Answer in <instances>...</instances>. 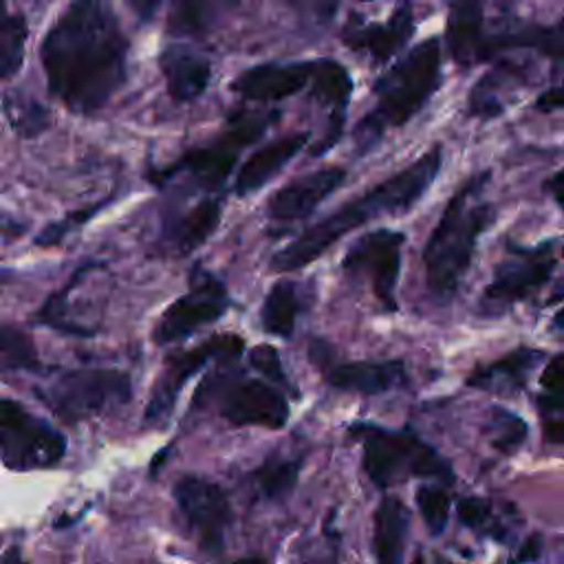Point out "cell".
I'll use <instances>...</instances> for the list:
<instances>
[{
  "mask_svg": "<svg viewBox=\"0 0 564 564\" xmlns=\"http://www.w3.org/2000/svg\"><path fill=\"white\" fill-rule=\"evenodd\" d=\"M2 9H4V4H2V2H0V13H2Z\"/></svg>",
  "mask_w": 564,
  "mask_h": 564,
  "instance_id": "obj_46",
  "label": "cell"
},
{
  "mask_svg": "<svg viewBox=\"0 0 564 564\" xmlns=\"http://www.w3.org/2000/svg\"><path fill=\"white\" fill-rule=\"evenodd\" d=\"M236 564H267L262 560H242V562H236Z\"/></svg>",
  "mask_w": 564,
  "mask_h": 564,
  "instance_id": "obj_43",
  "label": "cell"
},
{
  "mask_svg": "<svg viewBox=\"0 0 564 564\" xmlns=\"http://www.w3.org/2000/svg\"><path fill=\"white\" fill-rule=\"evenodd\" d=\"M46 401L64 421L95 416L130 399V377L119 370L82 368L59 375L46 390Z\"/></svg>",
  "mask_w": 564,
  "mask_h": 564,
  "instance_id": "obj_6",
  "label": "cell"
},
{
  "mask_svg": "<svg viewBox=\"0 0 564 564\" xmlns=\"http://www.w3.org/2000/svg\"><path fill=\"white\" fill-rule=\"evenodd\" d=\"M220 220V203L216 198L200 200L196 207H192L174 231V247L178 253H189L196 247H200L218 227Z\"/></svg>",
  "mask_w": 564,
  "mask_h": 564,
  "instance_id": "obj_26",
  "label": "cell"
},
{
  "mask_svg": "<svg viewBox=\"0 0 564 564\" xmlns=\"http://www.w3.org/2000/svg\"><path fill=\"white\" fill-rule=\"evenodd\" d=\"M555 267L549 245L535 249L509 247V256L498 262L491 282L482 291V304L491 311H505L511 304L533 295L546 284Z\"/></svg>",
  "mask_w": 564,
  "mask_h": 564,
  "instance_id": "obj_9",
  "label": "cell"
},
{
  "mask_svg": "<svg viewBox=\"0 0 564 564\" xmlns=\"http://www.w3.org/2000/svg\"><path fill=\"white\" fill-rule=\"evenodd\" d=\"M313 59L311 62H269L258 64L242 70L234 82L231 88L249 99V101H280L291 95H297L311 82Z\"/></svg>",
  "mask_w": 564,
  "mask_h": 564,
  "instance_id": "obj_15",
  "label": "cell"
},
{
  "mask_svg": "<svg viewBox=\"0 0 564 564\" xmlns=\"http://www.w3.org/2000/svg\"><path fill=\"white\" fill-rule=\"evenodd\" d=\"M412 31V7L403 4L386 22H366L352 13L348 26L341 31V42L352 51H368L377 62H386L405 46Z\"/></svg>",
  "mask_w": 564,
  "mask_h": 564,
  "instance_id": "obj_16",
  "label": "cell"
},
{
  "mask_svg": "<svg viewBox=\"0 0 564 564\" xmlns=\"http://www.w3.org/2000/svg\"><path fill=\"white\" fill-rule=\"evenodd\" d=\"M346 181V170L337 165L319 167L302 174L280 187L267 203L269 218L278 223H293L306 218L326 196H330Z\"/></svg>",
  "mask_w": 564,
  "mask_h": 564,
  "instance_id": "obj_14",
  "label": "cell"
},
{
  "mask_svg": "<svg viewBox=\"0 0 564 564\" xmlns=\"http://www.w3.org/2000/svg\"><path fill=\"white\" fill-rule=\"evenodd\" d=\"M410 531V509L403 500L386 496L375 509L372 546L379 564H399Z\"/></svg>",
  "mask_w": 564,
  "mask_h": 564,
  "instance_id": "obj_22",
  "label": "cell"
},
{
  "mask_svg": "<svg viewBox=\"0 0 564 564\" xmlns=\"http://www.w3.org/2000/svg\"><path fill=\"white\" fill-rule=\"evenodd\" d=\"M311 95L333 108L330 119H346V104L352 93V79L346 66H341L335 59H313V70H311Z\"/></svg>",
  "mask_w": 564,
  "mask_h": 564,
  "instance_id": "obj_23",
  "label": "cell"
},
{
  "mask_svg": "<svg viewBox=\"0 0 564 564\" xmlns=\"http://www.w3.org/2000/svg\"><path fill=\"white\" fill-rule=\"evenodd\" d=\"M542 394L538 397V408L542 410H564V352H557L540 375Z\"/></svg>",
  "mask_w": 564,
  "mask_h": 564,
  "instance_id": "obj_34",
  "label": "cell"
},
{
  "mask_svg": "<svg viewBox=\"0 0 564 564\" xmlns=\"http://www.w3.org/2000/svg\"><path fill=\"white\" fill-rule=\"evenodd\" d=\"M302 460L295 458H269L253 471V482L262 498L282 500L297 482Z\"/></svg>",
  "mask_w": 564,
  "mask_h": 564,
  "instance_id": "obj_28",
  "label": "cell"
},
{
  "mask_svg": "<svg viewBox=\"0 0 564 564\" xmlns=\"http://www.w3.org/2000/svg\"><path fill=\"white\" fill-rule=\"evenodd\" d=\"M37 364V348L22 328L0 324V366L33 368Z\"/></svg>",
  "mask_w": 564,
  "mask_h": 564,
  "instance_id": "obj_32",
  "label": "cell"
},
{
  "mask_svg": "<svg viewBox=\"0 0 564 564\" xmlns=\"http://www.w3.org/2000/svg\"><path fill=\"white\" fill-rule=\"evenodd\" d=\"M326 381L346 392L381 394L405 381V366L401 361H346L326 368Z\"/></svg>",
  "mask_w": 564,
  "mask_h": 564,
  "instance_id": "obj_17",
  "label": "cell"
},
{
  "mask_svg": "<svg viewBox=\"0 0 564 564\" xmlns=\"http://www.w3.org/2000/svg\"><path fill=\"white\" fill-rule=\"evenodd\" d=\"M306 141H308V132H297V134L275 139L262 145L260 150H256L238 170L236 194L247 196L264 187L306 145Z\"/></svg>",
  "mask_w": 564,
  "mask_h": 564,
  "instance_id": "obj_19",
  "label": "cell"
},
{
  "mask_svg": "<svg viewBox=\"0 0 564 564\" xmlns=\"http://www.w3.org/2000/svg\"><path fill=\"white\" fill-rule=\"evenodd\" d=\"M546 189L551 192V196L555 198V203L564 209V170L555 172V174L546 181Z\"/></svg>",
  "mask_w": 564,
  "mask_h": 564,
  "instance_id": "obj_41",
  "label": "cell"
},
{
  "mask_svg": "<svg viewBox=\"0 0 564 564\" xmlns=\"http://www.w3.org/2000/svg\"><path fill=\"white\" fill-rule=\"evenodd\" d=\"M555 324H557V326H564V311H562V313H557V317H555Z\"/></svg>",
  "mask_w": 564,
  "mask_h": 564,
  "instance_id": "obj_44",
  "label": "cell"
},
{
  "mask_svg": "<svg viewBox=\"0 0 564 564\" xmlns=\"http://www.w3.org/2000/svg\"><path fill=\"white\" fill-rule=\"evenodd\" d=\"M249 364L271 381V386H282V388H289V379L284 375V368H282V361H280V355L273 346L269 344H260L256 348H251L249 352Z\"/></svg>",
  "mask_w": 564,
  "mask_h": 564,
  "instance_id": "obj_35",
  "label": "cell"
},
{
  "mask_svg": "<svg viewBox=\"0 0 564 564\" xmlns=\"http://www.w3.org/2000/svg\"><path fill=\"white\" fill-rule=\"evenodd\" d=\"M128 40L108 4L75 2L48 29L42 64L51 93L73 112L88 115L126 82Z\"/></svg>",
  "mask_w": 564,
  "mask_h": 564,
  "instance_id": "obj_1",
  "label": "cell"
},
{
  "mask_svg": "<svg viewBox=\"0 0 564 564\" xmlns=\"http://www.w3.org/2000/svg\"><path fill=\"white\" fill-rule=\"evenodd\" d=\"M542 432L549 443L564 445V410H542Z\"/></svg>",
  "mask_w": 564,
  "mask_h": 564,
  "instance_id": "obj_38",
  "label": "cell"
},
{
  "mask_svg": "<svg viewBox=\"0 0 564 564\" xmlns=\"http://www.w3.org/2000/svg\"><path fill=\"white\" fill-rule=\"evenodd\" d=\"M240 152V145L234 143L227 134H223L220 141H216L214 145L207 148H196L192 152H187L178 167L192 172L198 181H203L207 187H216L220 185L229 172L234 170L236 156Z\"/></svg>",
  "mask_w": 564,
  "mask_h": 564,
  "instance_id": "obj_24",
  "label": "cell"
},
{
  "mask_svg": "<svg viewBox=\"0 0 564 564\" xmlns=\"http://www.w3.org/2000/svg\"><path fill=\"white\" fill-rule=\"evenodd\" d=\"M527 434H529L527 423L518 414L500 405L491 408L489 421H487V436L498 452H505V454L516 452L524 443Z\"/></svg>",
  "mask_w": 564,
  "mask_h": 564,
  "instance_id": "obj_31",
  "label": "cell"
},
{
  "mask_svg": "<svg viewBox=\"0 0 564 564\" xmlns=\"http://www.w3.org/2000/svg\"><path fill=\"white\" fill-rule=\"evenodd\" d=\"M0 564H24L20 546H9L2 555H0Z\"/></svg>",
  "mask_w": 564,
  "mask_h": 564,
  "instance_id": "obj_42",
  "label": "cell"
},
{
  "mask_svg": "<svg viewBox=\"0 0 564 564\" xmlns=\"http://www.w3.org/2000/svg\"><path fill=\"white\" fill-rule=\"evenodd\" d=\"M300 315V297L293 282L282 280L273 284L262 302L260 319L267 333L289 339L295 330V319Z\"/></svg>",
  "mask_w": 564,
  "mask_h": 564,
  "instance_id": "obj_25",
  "label": "cell"
},
{
  "mask_svg": "<svg viewBox=\"0 0 564 564\" xmlns=\"http://www.w3.org/2000/svg\"><path fill=\"white\" fill-rule=\"evenodd\" d=\"M416 507L432 535H441L449 520V494L438 485H421L416 489Z\"/></svg>",
  "mask_w": 564,
  "mask_h": 564,
  "instance_id": "obj_33",
  "label": "cell"
},
{
  "mask_svg": "<svg viewBox=\"0 0 564 564\" xmlns=\"http://www.w3.org/2000/svg\"><path fill=\"white\" fill-rule=\"evenodd\" d=\"M403 242L405 236L401 231L375 229L355 240L341 260L344 271L368 278L377 302L386 311H397V282Z\"/></svg>",
  "mask_w": 564,
  "mask_h": 564,
  "instance_id": "obj_8",
  "label": "cell"
},
{
  "mask_svg": "<svg viewBox=\"0 0 564 564\" xmlns=\"http://www.w3.org/2000/svg\"><path fill=\"white\" fill-rule=\"evenodd\" d=\"M456 511H458V520L474 533L494 538V540H505L507 531L489 500L478 498V496H467V498L458 500Z\"/></svg>",
  "mask_w": 564,
  "mask_h": 564,
  "instance_id": "obj_30",
  "label": "cell"
},
{
  "mask_svg": "<svg viewBox=\"0 0 564 564\" xmlns=\"http://www.w3.org/2000/svg\"><path fill=\"white\" fill-rule=\"evenodd\" d=\"M242 350V339L225 333L218 337H212L207 341H203L196 348H189L185 352H178L174 357H170V361L165 364L161 377L156 379L148 408H145V421L150 423H159L163 419H167V414L172 412L176 397L181 392V388L187 383V379L198 372L207 361L216 359V357H236Z\"/></svg>",
  "mask_w": 564,
  "mask_h": 564,
  "instance_id": "obj_11",
  "label": "cell"
},
{
  "mask_svg": "<svg viewBox=\"0 0 564 564\" xmlns=\"http://www.w3.org/2000/svg\"><path fill=\"white\" fill-rule=\"evenodd\" d=\"M412 564H425V562H423V557H414V562H412Z\"/></svg>",
  "mask_w": 564,
  "mask_h": 564,
  "instance_id": "obj_45",
  "label": "cell"
},
{
  "mask_svg": "<svg viewBox=\"0 0 564 564\" xmlns=\"http://www.w3.org/2000/svg\"><path fill=\"white\" fill-rule=\"evenodd\" d=\"M441 84V44L427 37L410 48L375 84V108L355 126L357 152H368L390 130L410 121Z\"/></svg>",
  "mask_w": 564,
  "mask_h": 564,
  "instance_id": "obj_4",
  "label": "cell"
},
{
  "mask_svg": "<svg viewBox=\"0 0 564 564\" xmlns=\"http://www.w3.org/2000/svg\"><path fill=\"white\" fill-rule=\"evenodd\" d=\"M174 498L187 524L205 551H220L225 533L231 524V505L227 494L212 480L200 476H183L174 485Z\"/></svg>",
  "mask_w": 564,
  "mask_h": 564,
  "instance_id": "obj_10",
  "label": "cell"
},
{
  "mask_svg": "<svg viewBox=\"0 0 564 564\" xmlns=\"http://www.w3.org/2000/svg\"><path fill=\"white\" fill-rule=\"evenodd\" d=\"M540 544H542L540 535H531V538L520 546V551H518V562H533V560H538V557H540Z\"/></svg>",
  "mask_w": 564,
  "mask_h": 564,
  "instance_id": "obj_40",
  "label": "cell"
},
{
  "mask_svg": "<svg viewBox=\"0 0 564 564\" xmlns=\"http://www.w3.org/2000/svg\"><path fill=\"white\" fill-rule=\"evenodd\" d=\"M26 44V20L22 13L0 18V77L20 70Z\"/></svg>",
  "mask_w": 564,
  "mask_h": 564,
  "instance_id": "obj_29",
  "label": "cell"
},
{
  "mask_svg": "<svg viewBox=\"0 0 564 564\" xmlns=\"http://www.w3.org/2000/svg\"><path fill=\"white\" fill-rule=\"evenodd\" d=\"M159 66L163 70L167 93L176 101H192L203 95L212 77L209 62L185 46L165 48L159 57Z\"/></svg>",
  "mask_w": 564,
  "mask_h": 564,
  "instance_id": "obj_20",
  "label": "cell"
},
{
  "mask_svg": "<svg viewBox=\"0 0 564 564\" xmlns=\"http://www.w3.org/2000/svg\"><path fill=\"white\" fill-rule=\"evenodd\" d=\"M227 306L229 297L225 286L212 275H203V280H198L189 293L181 295L165 308L152 339L159 346L178 341L194 330L216 322L227 311Z\"/></svg>",
  "mask_w": 564,
  "mask_h": 564,
  "instance_id": "obj_12",
  "label": "cell"
},
{
  "mask_svg": "<svg viewBox=\"0 0 564 564\" xmlns=\"http://www.w3.org/2000/svg\"><path fill=\"white\" fill-rule=\"evenodd\" d=\"M447 48L460 66H474L489 55L485 15L478 4L458 2L449 7Z\"/></svg>",
  "mask_w": 564,
  "mask_h": 564,
  "instance_id": "obj_18",
  "label": "cell"
},
{
  "mask_svg": "<svg viewBox=\"0 0 564 564\" xmlns=\"http://www.w3.org/2000/svg\"><path fill=\"white\" fill-rule=\"evenodd\" d=\"M207 4H178L170 18V26L178 31H198L207 24Z\"/></svg>",
  "mask_w": 564,
  "mask_h": 564,
  "instance_id": "obj_36",
  "label": "cell"
},
{
  "mask_svg": "<svg viewBox=\"0 0 564 564\" xmlns=\"http://www.w3.org/2000/svg\"><path fill=\"white\" fill-rule=\"evenodd\" d=\"M540 359H542V350L518 348L498 361L476 368L467 377V386L478 390L500 392V394H513L524 388L531 370L538 366Z\"/></svg>",
  "mask_w": 564,
  "mask_h": 564,
  "instance_id": "obj_21",
  "label": "cell"
},
{
  "mask_svg": "<svg viewBox=\"0 0 564 564\" xmlns=\"http://www.w3.org/2000/svg\"><path fill=\"white\" fill-rule=\"evenodd\" d=\"M220 414L234 425H260L282 430L289 421V401L271 383L240 377L231 381L220 401Z\"/></svg>",
  "mask_w": 564,
  "mask_h": 564,
  "instance_id": "obj_13",
  "label": "cell"
},
{
  "mask_svg": "<svg viewBox=\"0 0 564 564\" xmlns=\"http://www.w3.org/2000/svg\"><path fill=\"white\" fill-rule=\"evenodd\" d=\"M489 176V172H480L463 183V187L447 200L445 212L423 249L427 286L441 300L456 293L469 269L480 234L487 231L496 218V207L480 200Z\"/></svg>",
  "mask_w": 564,
  "mask_h": 564,
  "instance_id": "obj_3",
  "label": "cell"
},
{
  "mask_svg": "<svg viewBox=\"0 0 564 564\" xmlns=\"http://www.w3.org/2000/svg\"><path fill=\"white\" fill-rule=\"evenodd\" d=\"M2 106L9 123L20 137L31 139L48 128V121H51L48 110L40 101H35L31 95L18 88H11L4 93Z\"/></svg>",
  "mask_w": 564,
  "mask_h": 564,
  "instance_id": "obj_27",
  "label": "cell"
},
{
  "mask_svg": "<svg viewBox=\"0 0 564 564\" xmlns=\"http://www.w3.org/2000/svg\"><path fill=\"white\" fill-rule=\"evenodd\" d=\"M562 253H564V251H562Z\"/></svg>",
  "mask_w": 564,
  "mask_h": 564,
  "instance_id": "obj_47",
  "label": "cell"
},
{
  "mask_svg": "<svg viewBox=\"0 0 564 564\" xmlns=\"http://www.w3.org/2000/svg\"><path fill=\"white\" fill-rule=\"evenodd\" d=\"M535 108L542 112H551V110H560L564 108V77L557 86L544 90L538 99H535Z\"/></svg>",
  "mask_w": 564,
  "mask_h": 564,
  "instance_id": "obj_39",
  "label": "cell"
},
{
  "mask_svg": "<svg viewBox=\"0 0 564 564\" xmlns=\"http://www.w3.org/2000/svg\"><path fill=\"white\" fill-rule=\"evenodd\" d=\"M445 564H447V562H445Z\"/></svg>",
  "mask_w": 564,
  "mask_h": 564,
  "instance_id": "obj_48",
  "label": "cell"
},
{
  "mask_svg": "<svg viewBox=\"0 0 564 564\" xmlns=\"http://www.w3.org/2000/svg\"><path fill=\"white\" fill-rule=\"evenodd\" d=\"M350 434L361 441L364 471L377 487H390L405 478H432L441 485L454 482V469L432 445L408 430H386L355 423Z\"/></svg>",
  "mask_w": 564,
  "mask_h": 564,
  "instance_id": "obj_5",
  "label": "cell"
},
{
  "mask_svg": "<svg viewBox=\"0 0 564 564\" xmlns=\"http://www.w3.org/2000/svg\"><path fill=\"white\" fill-rule=\"evenodd\" d=\"M66 452L64 436L29 414L18 401L0 397V458L11 469L48 467Z\"/></svg>",
  "mask_w": 564,
  "mask_h": 564,
  "instance_id": "obj_7",
  "label": "cell"
},
{
  "mask_svg": "<svg viewBox=\"0 0 564 564\" xmlns=\"http://www.w3.org/2000/svg\"><path fill=\"white\" fill-rule=\"evenodd\" d=\"M535 51L549 57L564 55V18L555 26H540L535 37Z\"/></svg>",
  "mask_w": 564,
  "mask_h": 564,
  "instance_id": "obj_37",
  "label": "cell"
},
{
  "mask_svg": "<svg viewBox=\"0 0 564 564\" xmlns=\"http://www.w3.org/2000/svg\"><path fill=\"white\" fill-rule=\"evenodd\" d=\"M443 165V148L432 145L408 167L390 174L379 185L370 187L361 196L337 207L333 214L319 223L304 229L286 247H282L271 258V269L278 273L297 271L313 260H317L326 249H330L341 236L350 234L359 225H366L386 214H401L410 209L427 187L434 183Z\"/></svg>",
  "mask_w": 564,
  "mask_h": 564,
  "instance_id": "obj_2",
  "label": "cell"
}]
</instances>
